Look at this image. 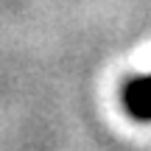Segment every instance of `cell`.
I'll return each instance as SVG.
<instances>
[{
	"instance_id": "cell-1",
	"label": "cell",
	"mask_w": 151,
	"mask_h": 151,
	"mask_svg": "<svg viewBox=\"0 0 151 151\" xmlns=\"http://www.w3.org/2000/svg\"><path fill=\"white\" fill-rule=\"evenodd\" d=\"M123 106L140 123H151V73L129 78L123 87Z\"/></svg>"
}]
</instances>
